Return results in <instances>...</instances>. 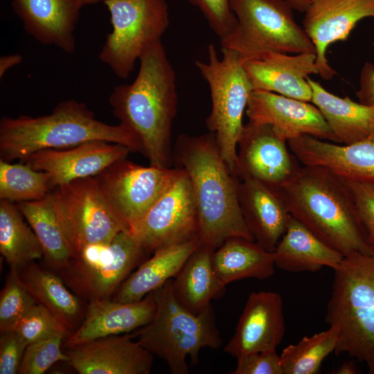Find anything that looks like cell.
<instances>
[{"instance_id": "obj_5", "label": "cell", "mask_w": 374, "mask_h": 374, "mask_svg": "<svg viewBox=\"0 0 374 374\" xmlns=\"http://www.w3.org/2000/svg\"><path fill=\"white\" fill-rule=\"evenodd\" d=\"M334 271L325 315L339 328L334 353L365 363L374 374V244L344 257Z\"/></svg>"}, {"instance_id": "obj_21", "label": "cell", "mask_w": 374, "mask_h": 374, "mask_svg": "<svg viewBox=\"0 0 374 374\" xmlns=\"http://www.w3.org/2000/svg\"><path fill=\"white\" fill-rule=\"evenodd\" d=\"M287 144L303 166H321L344 179L374 184V139L341 145L303 135Z\"/></svg>"}, {"instance_id": "obj_44", "label": "cell", "mask_w": 374, "mask_h": 374, "mask_svg": "<svg viewBox=\"0 0 374 374\" xmlns=\"http://www.w3.org/2000/svg\"><path fill=\"white\" fill-rule=\"evenodd\" d=\"M332 373L335 374H356L357 366L354 361H345Z\"/></svg>"}, {"instance_id": "obj_3", "label": "cell", "mask_w": 374, "mask_h": 374, "mask_svg": "<svg viewBox=\"0 0 374 374\" xmlns=\"http://www.w3.org/2000/svg\"><path fill=\"white\" fill-rule=\"evenodd\" d=\"M280 189L290 214L344 257L371 250L344 179L321 166H303Z\"/></svg>"}, {"instance_id": "obj_1", "label": "cell", "mask_w": 374, "mask_h": 374, "mask_svg": "<svg viewBox=\"0 0 374 374\" xmlns=\"http://www.w3.org/2000/svg\"><path fill=\"white\" fill-rule=\"evenodd\" d=\"M130 84L116 85L109 97L113 115L139 141L150 165L170 168L172 126L177 115L176 74L161 42L139 57Z\"/></svg>"}, {"instance_id": "obj_41", "label": "cell", "mask_w": 374, "mask_h": 374, "mask_svg": "<svg viewBox=\"0 0 374 374\" xmlns=\"http://www.w3.org/2000/svg\"><path fill=\"white\" fill-rule=\"evenodd\" d=\"M0 334V374L18 373L27 344L15 330Z\"/></svg>"}, {"instance_id": "obj_23", "label": "cell", "mask_w": 374, "mask_h": 374, "mask_svg": "<svg viewBox=\"0 0 374 374\" xmlns=\"http://www.w3.org/2000/svg\"><path fill=\"white\" fill-rule=\"evenodd\" d=\"M11 6L25 31L37 42L74 53L75 30L84 6L80 0H11Z\"/></svg>"}, {"instance_id": "obj_20", "label": "cell", "mask_w": 374, "mask_h": 374, "mask_svg": "<svg viewBox=\"0 0 374 374\" xmlns=\"http://www.w3.org/2000/svg\"><path fill=\"white\" fill-rule=\"evenodd\" d=\"M316 60L315 53H268L241 62L253 90L311 103L312 90L308 78L319 74Z\"/></svg>"}, {"instance_id": "obj_38", "label": "cell", "mask_w": 374, "mask_h": 374, "mask_svg": "<svg viewBox=\"0 0 374 374\" xmlns=\"http://www.w3.org/2000/svg\"><path fill=\"white\" fill-rule=\"evenodd\" d=\"M186 1L199 10L220 39L227 37L235 30L237 19L231 9L230 0Z\"/></svg>"}, {"instance_id": "obj_37", "label": "cell", "mask_w": 374, "mask_h": 374, "mask_svg": "<svg viewBox=\"0 0 374 374\" xmlns=\"http://www.w3.org/2000/svg\"><path fill=\"white\" fill-rule=\"evenodd\" d=\"M28 345L69 330L43 305L35 304L15 330Z\"/></svg>"}, {"instance_id": "obj_30", "label": "cell", "mask_w": 374, "mask_h": 374, "mask_svg": "<svg viewBox=\"0 0 374 374\" xmlns=\"http://www.w3.org/2000/svg\"><path fill=\"white\" fill-rule=\"evenodd\" d=\"M20 278L37 303L46 307L69 330L77 328L83 315L80 298L62 278L35 262L19 268Z\"/></svg>"}, {"instance_id": "obj_2", "label": "cell", "mask_w": 374, "mask_h": 374, "mask_svg": "<svg viewBox=\"0 0 374 374\" xmlns=\"http://www.w3.org/2000/svg\"><path fill=\"white\" fill-rule=\"evenodd\" d=\"M172 162L187 173L198 217L200 242L219 247L230 237L254 240L238 200L239 179L224 161L215 135H179Z\"/></svg>"}, {"instance_id": "obj_12", "label": "cell", "mask_w": 374, "mask_h": 374, "mask_svg": "<svg viewBox=\"0 0 374 374\" xmlns=\"http://www.w3.org/2000/svg\"><path fill=\"white\" fill-rule=\"evenodd\" d=\"M175 172V168L143 166L125 158L112 163L95 178L123 230L132 233Z\"/></svg>"}, {"instance_id": "obj_27", "label": "cell", "mask_w": 374, "mask_h": 374, "mask_svg": "<svg viewBox=\"0 0 374 374\" xmlns=\"http://www.w3.org/2000/svg\"><path fill=\"white\" fill-rule=\"evenodd\" d=\"M312 103L321 112L339 143L350 145L374 139V107L331 93L310 77Z\"/></svg>"}, {"instance_id": "obj_7", "label": "cell", "mask_w": 374, "mask_h": 374, "mask_svg": "<svg viewBox=\"0 0 374 374\" xmlns=\"http://www.w3.org/2000/svg\"><path fill=\"white\" fill-rule=\"evenodd\" d=\"M230 6L237 26L220 39L221 48L235 51L241 60L268 53H315L287 0H230Z\"/></svg>"}, {"instance_id": "obj_25", "label": "cell", "mask_w": 374, "mask_h": 374, "mask_svg": "<svg viewBox=\"0 0 374 374\" xmlns=\"http://www.w3.org/2000/svg\"><path fill=\"white\" fill-rule=\"evenodd\" d=\"M199 243V237H196L155 251L125 280L111 299L121 303L136 302L160 288L177 276Z\"/></svg>"}, {"instance_id": "obj_42", "label": "cell", "mask_w": 374, "mask_h": 374, "mask_svg": "<svg viewBox=\"0 0 374 374\" xmlns=\"http://www.w3.org/2000/svg\"><path fill=\"white\" fill-rule=\"evenodd\" d=\"M356 95L359 103L374 107V64L371 62H365L360 71Z\"/></svg>"}, {"instance_id": "obj_10", "label": "cell", "mask_w": 374, "mask_h": 374, "mask_svg": "<svg viewBox=\"0 0 374 374\" xmlns=\"http://www.w3.org/2000/svg\"><path fill=\"white\" fill-rule=\"evenodd\" d=\"M147 253L134 234L122 231L110 242L84 247L58 275L80 298L111 299Z\"/></svg>"}, {"instance_id": "obj_34", "label": "cell", "mask_w": 374, "mask_h": 374, "mask_svg": "<svg viewBox=\"0 0 374 374\" xmlns=\"http://www.w3.org/2000/svg\"><path fill=\"white\" fill-rule=\"evenodd\" d=\"M52 191L49 175L27 163L0 159V199L12 202L37 201Z\"/></svg>"}, {"instance_id": "obj_32", "label": "cell", "mask_w": 374, "mask_h": 374, "mask_svg": "<svg viewBox=\"0 0 374 374\" xmlns=\"http://www.w3.org/2000/svg\"><path fill=\"white\" fill-rule=\"evenodd\" d=\"M13 202L0 199V252L10 267L21 268L44 258L33 230Z\"/></svg>"}, {"instance_id": "obj_11", "label": "cell", "mask_w": 374, "mask_h": 374, "mask_svg": "<svg viewBox=\"0 0 374 374\" xmlns=\"http://www.w3.org/2000/svg\"><path fill=\"white\" fill-rule=\"evenodd\" d=\"M51 193L59 222L74 256L87 245L110 242L124 231L95 177L72 181Z\"/></svg>"}, {"instance_id": "obj_29", "label": "cell", "mask_w": 374, "mask_h": 374, "mask_svg": "<svg viewBox=\"0 0 374 374\" xmlns=\"http://www.w3.org/2000/svg\"><path fill=\"white\" fill-rule=\"evenodd\" d=\"M213 266L217 278L225 287L241 279L270 278L276 267L273 252L254 240L238 236L227 238L215 249Z\"/></svg>"}, {"instance_id": "obj_4", "label": "cell", "mask_w": 374, "mask_h": 374, "mask_svg": "<svg viewBox=\"0 0 374 374\" xmlns=\"http://www.w3.org/2000/svg\"><path fill=\"white\" fill-rule=\"evenodd\" d=\"M90 141H105L141 153L138 139L121 124L113 125L96 118L84 103L74 99L60 102L44 116L0 120V159L23 161L43 150L66 149Z\"/></svg>"}, {"instance_id": "obj_14", "label": "cell", "mask_w": 374, "mask_h": 374, "mask_svg": "<svg viewBox=\"0 0 374 374\" xmlns=\"http://www.w3.org/2000/svg\"><path fill=\"white\" fill-rule=\"evenodd\" d=\"M287 146L271 125L249 121L238 142L234 175L280 188L301 167Z\"/></svg>"}, {"instance_id": "obj_8", "label": "cell", "mask_w": 374, "mask_h": 374, "mask_svg": "<svg viewBox=\"0 0 374 374\" xmlns=\"http://www.w3.org/2000/svg\"><path fill=\"white\" fill-rule=\"evenodd\" d=\"M222 52L219 58L215 47L209 44L208 61L196 60L195 64L210 89L212 107L206 127L215 135L222 156L234 175L243 114L253 88L238 54L227 48Z\"/></svg>"}, {"instance_id": "obj_15", "label": "cell", "mask_w": 374, "mask_h": 374, "mask_svg": "<svg viewBox=\"0 0 374 374\" xmlns=\"http://www.w3.org/2000/svg\"><path fill=\"white\" fill-rule=\"evenodd\" d=\"M302 27L315 48L319 75L330 80L335 71L326 57L329 46L346 41L357 24L374 18V0H310Z\"/></svg>"}, {"instance_id": "obj_28", "label": "cell", "mask_w": 374, "mask_h": 374, "mask_svg": "<svg viewBox=\"0 0 374 374\" xmlns=\"http://www.w3.org/2000/svg\"><path fill=\"white\" fill-rule=\"evenodd\" d=\"M216 248L200 242L172 280L173 294L185 309L195 314L221 297L226 287L216 277L213 256Z\"/></svg>"}, {"instance_id": "obj_40", "label": "cell", "mask_w": 374, "mask_h": 374, "mask_svg": "<svg viewBox=\"0 0 374 374\" xmlns=\"http://www.w3.org/2000/svg\"><path fill=\"white\" fill-rule=\"evenodd\" d=\"M344 181L352 194L368 240L374 244V184Z\"/></svg>"}, {"instance_id": "obj_35", "label": "cell", "mask_w": 374, "mask_h": 374, "mask_svg": "<svg viewBox=\"0 0 374 374\" xmlns=\"http://www.w3.org/2000/svg\"><path fill=\"white\" fill-rule=\"evenodd\" d=\"M37 301L24 285L19 269L10 267L0 293V332L15 330Z\"/></svg>"}, {"instance_id": "obj_33", "label": "cell", "mask_w": 374, "mask_h": 374, "mask_svg": "<svg viewBox=\"0 0 374 374\" xmlns=\"http://www.w3.org/2000/svg\"><path fill=\"white\" fill-rule=\"evenodd\" d=\"M339 328L330 325L312 336H305L297 343L290 344L281 352L284 374H316L324 359L335 351Z\"/></svg>"}, {"instance_id": "obj_39", "label": "cell", "mask_w": 374, "mask_h": 374, "mask_svg": "<svg viewBox=\"0 0 374 374\" xmlns=\"http://www.w3.org/2000/svg\"><path fill=\"white\" fill-rule=\"evenodd\" d=\"M236 359V366L231 374H284L276 350L244 354Z\"/></svg>"}, {"instance_id": "obj_24", "label": "cell", "mask_w": 374, "mask_h": 374, "mask_svg": "<svg viewBox=\"0 0 374 374\" xmlns=\"http://www.w3.org/2000/svg\"><path fill=\"white\" fill-rule=\"evenodd\" d=\"M238 200L254 241L273 252L290 216L280 188L256 179L239 180Z\"/></svg>"}, {"instance_id": "obj_9", "label": "cell", "mask_w": 374, "mask_h": 374, "mask_svg": "<svg viewBox=\"0 0 374 374\" xmlns=\"http://www.w3.org/2000/svg\"><path fill=\"white\" fill-rule=\"evenodd\" d=\"M112 30L99 60L120 78H127L145 51L161 42L170 25L166 0H105Z\"/></svg>"}, {"instance_id": "obj_43", "label": "cell", "mask_w": 374, "mask_h": 374, "mask_svg": "<svg viewBox=\"0 0 374 374\" xmlns=\"http://www.w3.org/2000/svg\"><path fill=\"white\" fill-rule=\"evenodd\" d=\"M22 60L23 57L20 54L1 56L0 57V78H2L10 68L20 64Z\"/></svg>"}, {"instance_id": "obj_19", "label": "cell", "mask_w": 374, "mask_h": 374, "mask_svg": "<svg viewBox=\"0 0 374 374\" xmlns=\"http://www.w3.org/2000/svg\"><path fill=\"white\" fill-rule=\"evenodd\" d=\"M285 333L282 296L276 292H253L248 296L234 334L224 350L235 358L276 350Z\"/></svg>"}, {"instance_id": "obj_22", "label": "cell", "mask_w": 374, "mask_h": 374, "mask_svg": "<svg viewBox=\"0 0 374 374\" xmlns=\"http://www.w3.org/2000/svg\"><path fill=\"white\" fill-rule=\"evenodd\" d=\"M156 309L154 291L136 302L121 303L112 299L89 301L82 322L67 337L63 348L132 332L149 323Z\"/></svg>"}, {"instance_id": "obj_36", "label": "cell", "mask_w": 374, "mask_h": 374, "mask_svg": "<svg viewBox=\"0 0 374 374\" xmlns=\"http://www.w3.org/2000/svg\"><path fill=\"white\" fill-rule=\"evenodd\" d=\"M68 337L58 333L26 346L19 374H43L57 362L68 361L63 349V339Z\"/></svg>"}, {"instance_id": "obj_16", "label": "cell", "mask_w": 374, "mask_h": 374, "mask_svg": "<svg viewBox=\"0 0 374 374\" xmlns=\"http://www.w3.org/2000/svg\"><path fill=\"white\" fill-rule=\"evenodd\" d=\"M245 112L250 121L271 125L287 141L309 135L339 143L319 109L310 102L253 90Z\"/></svg>"}, {"instance_id": "obj_26", "label": "cell", "mask_w": 374, "mask_h": 374, "mask_svg": "<svg viewBox=\"0 0 374 374\" xmlns=\"http://www.w3.org/2000/svg\"><path fill=\"white\" fill-rule=\"evenodd\" d=\"M273 253L275 266L292 273L317 272L323 267L334 270L344 257L291 215Z\"/></svg>"}, {"instance_id": "obj_46", "label": "cell", "mask_w": 374, "mask_h": 374, "mask_svg": "<svg viewBox=\"0 0 374 374\" xmlns=\"http://www.w3.org/2000/svg\"><path fill=\"white\" fill-rule=\"evenodd\" d=\"M83 6L93 4L100 1H105V0H80Z\"/></svg>"}, {"instance_id": "obj_31", "label": "cell", "mask_w": 374, "mask_h": 374, "mask_svg": "<svg viewBox=\"0 0 374 374\" xmlns=\"http://www.w3.org/2000/svg\"><path fill=\"white\" fill-rule=\"evenodd\" d=\"M51 192L42 199L16 205L38 238L46 262L58 271L68 265L74 253L59 222Z\"/></svg>"}, {"instance_id": "obj_6", "label": "cell", "mask_w": 374, "mask_h": 374, "mask_svg": "<svg viewBox=\"0 0 374 374\" xmlns=\"http://www.w3.org/2000/svg\"><path fill=\"white\" fill-rule=\"evenodd\" d=\"M172 280L154 291L157 309L151 321L130 333L153 355L164 360L172 374H188L187 357L191 366L197 365L199 351L220 348L222 339L212 305L198 314L189 312L176 300Z\"/></svg>"}, {"instance_id": "obj_17", "label": "cell", "mask_w": 374, "mask_h": 374, "mask_svg": "<svg viewBox=\"0 0 374 374\" xmlns=\"http://www.w3.org/2000/svg\"><path fill=\"white\" fill-rule=\"evenodd\" d=\"M130 152L122 144L90 141L66 149L40 150L22 162L47 172L53 190L76 179L95 177L114 162L127 158Z\"/></svg>"}, {"instance_id": "obj_18", "label": "cell", "mask_w": 374, "mask_h": 374, "mask_svg": "<svg viewBox=\"0 0 374 374\" xmlns=\"http://www.w3.org/2000/svg\"><path fill=\"white\" fill-rule=\"evenodd\" d=\"M63 349L66 363L79 374H149L153 365V355L130 333Z\"/></svg>"}, {"instance_id": "obj_45", "label": "cell", "mask_w": 374, "mask_h": 374, "mask_svg": "<svg viewBox=\"0 0 374 374\" xmlns=\"http://www.w3.org/2000/svg\"><path fill=\"white\" fill-rule=\"evenodd\" d=\"M292 6L294 10L299 11L301 12H304L309 3L310 0H287Z\"/></svg>"}, {"instance_id": "obj_13", "label": "cell", "mask_w": 374, "mask_h": 374, "mask_svg": "<svg viewBox=\"0 0 374 374\" xmlns=\"http://www.w3.org/2000/svg\"><path fill=\"white\" fill-rule=\"evenodd\" d=\"M199 223L190 179L175 167L171 181L132 232L149 253L199 237Z\"/></svg>"}]
</instances>
